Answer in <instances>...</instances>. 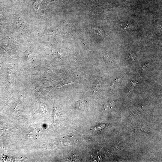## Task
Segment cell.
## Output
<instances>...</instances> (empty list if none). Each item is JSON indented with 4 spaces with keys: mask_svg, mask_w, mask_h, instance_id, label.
Instances as JSON below:
<instances>
[{
    "mask_svg": "<svg viewBox=\"0 0 162 162\" xmlns=\"http://www.w3.org/2000/svg\"><path fill=\"white\" fill-rule=\"evenodd\" d=\"M54 119L55 121L59 122L62 119V116L61 115L56 108L54 112Z\"/></svg>",
    "mask_w": 162,
    "mask_h": 162,
    "instance_id": "7a4b0ae2",
    "label": "cell"
},
{
    "mask_svg": "<svg viewBox=\"0 0 162 162\" xmlns=\"http://www.w3.org/2000/svg\"><path fill=\"white\" fill-rule=\"evenodd\" d=\"M112 102H107L106 103L105 108H110L111 107H112V104H113V103Z\"/></svg>",
    "mask_w": 162,
    "mask_h": 162,
    "instance_id": "3957f363",
    "label": "cell"
},
{
    "mask_svg": "<svg viewBox=\"0 0 162 162\" xmlns=\"http://www.w3.org/2000/svg\"><path fill=\"white\" fill-rule=\"evenodd\" d=\"M87 106L86 102L83 100L78 101L75 105V107L77 110H82L85 109Z\"/></svg>",
    "mask_w": 162,
    "mask_h": 162,
    "instance_id": "6da1fadb",
    "label": "cell"
}]
</instances>
